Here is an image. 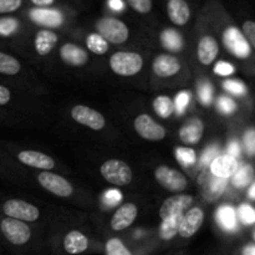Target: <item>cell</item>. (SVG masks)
I'll return each mask as SVG.
<instances>
[{"mask_svg":"<svg viewBox=\"0 0 255 255\" xmlns=\"http://www.w3.org/2000/svg\"><path fill=\"white\" fill-rule=\"evenodd\" d=\"M227 178H219V177H213L211 181L208 182V187H207V197L211 199H216L223 193L224 188L227 187Z\"/></svg>","mask_w":255,"mask_h":255,"instance_id":"cell-32","label":"cell"},{"mask_svg":"<svg viewBox=\"0 0 255 255\" xmlns=\"http://www.w3.org/2000/svg\"><path fill=\"white\" fill-rule=\"evenodd\" d=\"M176 157L183 166H191L196 163V153L192 148L187 147H177L176 148Z\"/></svg>","mask_w":255,"mask_h":255,"instance_id":"cell-33","label":"cell"},{"mask_svg":"<svg viewBox=\"0 0 255 255\" xmlns=\"http://www.w3.org/2000/svg\"><path fill=\"white\" fill-rule=\"evenodd\" d=\"M2 212L9 218L21 222H35L39 219L40 212L37 207L21 201V199H9L2 206Z\"/></svg>","mask_w":255,"mask_h":255,"instance_id":"cell-5","label":"cell"},{"mask_svg":"<svg viewBox=\"0 0 255 255\" xmlns=\"http://www.w3.org/2000/svg\"><path fill=\"white\" fill-rule=\"evenodd\" d=\"M204 222V213L201 208H191L183 214L179 223L178 234L182 238H192L201 229Z\"/></svg>","mask_w":255,"mask_h":255,"instance_id":"cell-11","label":"cell"},{"mask_svg":"<svg viewBox=\"0 0 255 255\" xmlns=\"http://www.w3.org/2000/svg\"><path fill=\"white\" fill-rule=\"evenodd\" d=\"M71 117L77 122L94 131H100L106 125V120L96 110L84 105H77L71 110Z\"/></svg>","mask_w":255,"mask_h":255,"instance_id":"cell-10","label":"cell"},{"mask_svg":"<svg viewBox=\"0 0 255 255\" xmlns=\"http://www.w3.org/2000/svg\"><path fill=\"white\" fill-rule=\"evenodd\" d=\"M183 217V213L174 214L166 219H162L161 227H159V236L163 241H171L178 234L179 223Z\"/></svg>","mask_w":255,"mask_h":255,"instance_id":"cell-24","label":"cell"},{"mask_svg":"<svg viewBox=\"0 0 255 255\" xmlns=\"http://www.w3.org/2000/svg\"><path fill=\"white\" fill-rule=\"evenodd\" d=\"M110 66L120 76H133L142 70L143 59L136 52L117 51L110 59Z\"/></svg>","mask_w":255,"mask_h":255,"instance_id":"cell-1","label":"cell"},{"mask_svg":"<svg viewBox=\"0 0 255 255\" xmlns=\"http://www.w3.org/2000/svg\"><path fill=\"white\" fill-rule=\"evenodd\" d=\"M161 42L169 51H181L183 49V39L181 34L173 29H166L161 34Z\"/></svg>","mask_w":255,"mask_h":255,"instance_id":"cell-25","label":"cell"},{"mask_svg":"<svg viewBox=\"0 0 255 255\" xmlns=\"http://www.w3.org/2000/svg\"><path fill=\"white\" fill-rule=\"evenodd\" d=\"M30 1L37 7H47L54 4L55 0H30Z\"/></svg>","mask_w":255,"mask_h":255,"instance_id":"cell-49","label":"cell"},{"mask_svg":"<svg viewBox=\"0 0 255 255\" xmlns=\"http://www.w3.org/2000/svg\"><path fill=\"white\" fill-rule=\"evenodd\" d=\"M57 42V35L51 30H40L35 36V50L40 56L50 54Z\"/></svg>","mask_w":255,"mask_h":255,"instance_id":"cell-23","label":"cell"},{"mask_svg":"<svg viewBox=\"0 0 255 255\" xmlns=\"http://www.w3.org/2000/svg\"><path fill=\"white\" fill-rule=\"evenodd\" d=\"M189 101H191V94L187 91H181L176 96V100H174V111H177V114L182 115L186 110V107L188 106Z\"/></svg>","mask_w":255,"mask_h":255,"instance_id":"cell-37","label":"cell"},{"mask_svg":"<svg viewBox=\"0 0 255 255\" xmlns=\"http://www.w3.org/2000/svg\"><path fill=\"white\" fill-rule=\"evenodd\" d=\"M217 221L224 231H234L237 228V216L232 207L223 206L217 212Z\"/></svg>","mask_w":255,"mask_h":255,"instance_id":"cell-26","label":"cell"},{"mask_svg":"<svg viewBox=\"0 0 255 255\" xmlns=\"http://www.w3.org/2000/svg\"><path fill=\"white\" fill-rule=\"evenodd\" d=\"M152 70H153V72L157 76L162 77V79L172 77L179 72V70H181V62L178 61L177 57L172 56V55L162 54L158 55L153 60Z\"/></svg>","mask_w":255,"mask_h":255,"instance_id":"cell-14","label":"cell"},{"mask_svg":"<svg viewBox=\"0 0 255 255\" xmlns=\"http://www.w3.org/2000/svg\"><path fill=\"white\" fill-rule=\"evenodd\" d=\"M244 146L251 156H255V129H248L244 134Z\"/></svg>","mask_w":255,"mask_h":255,"instance_id":"cell-42","label":"cell"},{"mask_svg":"<svg viewBox=\"0 0 255 255\" xmlns=\"http://www.w3.org/2000/svg\"><path fill=\"white\" fill-rule=\"evenodd\" d=\"M101 176L114 186H127L132 182L131 167L120 159H109L100 168Z\"/></svg>","mask_w":255,"mask_h":255,"instance_id":"cell-3","label":"cell"},{"mask_svg":"<svg viewBox=\"0 0 255 255\" xmlns=\"http://www.w3.org/2000/svg\"><path fill=\"white\" fill-rule=\"evenodd\" d=\"M192 203H193V197L189 194L172 196L163 202L161 209H159V216L162 219H166L174 214L183 213L184 211H187V208L191 207Z\"/></svg>","mask_w":255,"mask_h":255,"instance_id":"cell-12","label":"cell"},{"mask_svg":"<svg viewBox=\"0 0 255 255\" xmlns=\"http://www.w3.org/2000/svg\"><path fill=\"white\" fill-rule=\"evenodd\" d=\"M154 112L162 119H168L174 112V104L171 97L158 96L153 101Z\"/></svg>","mask_w":255,"mask_h":255,"instance_id":"cell-29","label":"cell"},{"mask_svg":"<svg viewBox=\"0 0 255 255\" xmlns=\"http://www.w3.org/2000/svg\"><path fill=\"white\" fill-rule=\"evenodd\" d=\"M137 214H138V208H137L136 204H124L115 212L114 217L111 219V228L116 232L128 228L129 226H132L134 219L137 218Z\"/></svg>","mask_w":255,"mask_h":255,"instance_id":"cell-13","label":"cell"},{"mask_svg":"<svg viewBox=\"0 0 255 255\" xmlns=\"http://www.w3.org/2000/svg\"><path fill=\"white\" fill-rule=\"evenodd\" d=\"M253 167L247 164V166H243L241 167V168L237 169L236 173L233 174L232 182H233V184L237 188H243V187H247L252 181H253Z\"/></svg>","mask_w":255,"mask_h":255,"instance_id":"cell-30","label":"cell"},{"mask_svg":"<svg viewBox=\"0 0 255 255\" xmlns=\"http://www.w3.org/2000/svg\"><path fill=\"white\" fill-rule=\"evenodd\" d=\"M248 194H249V197H251L252 199H254V201H255V182L253 184H252L251 188H249Z\"/></svg>","mask_w":255,"mask_h":255,"instance_id":"cell-51","label":"cell"},{"mask_svg":"<svg viewBox=\"0 0 255 255\" xmlns=\"http://www.w3.org/2000/svg\"><path fill=\"white\" fill-rule=\"evenodd\" d=\"M238 214L241 221L247 226L255 223V209L249 204H242L238 209Z\"/></svg>","mask_w":255,"mask_h":255,"instance_id":"cell-36","label":"cell"},{"mask_svg":"<svg viewBox=\"0 0 255 255\" xmlns=\"http://www.w3.org/2000/svg\"><path fill=\"white\" fill-rule=\"evenodd\" d=\"M37 182L42 188H45L55 196L61 197V198H67L74 193V187L66 178L59 176V174L51 173L49 171L41 172L37 176Z\"/></svg>","mask_w":255,"mask_h":255,"instance_id":"cell-7","label":"cell"},{"mask_svg":"<svg viewBox=\"0 0 255 255\" xmlns=\"http://www.w3.org/2000/svg\"><path fill=\"white\" fill-rule=\"evenodd\" d=\"M219 52L218 42L212 36H203L198 42V49L197 55L201 64L211 65L217 59V55Z\"/></svg>","mask_w":255,"mask_h":255,"instance_id":"cell-21","label":"cell"},{"mask_svg":"<svg viewBox=\"0 0 255 255\" xmlns=\"http://www.w3.org/2000/svg\"><path fill=\"white\" fill-rule=\"evenodd\" d=\"M97 34L101 35L107 42L112 44H122L129 36L127 25L116 17H101L96 22Z\"/></svg>","mask_w":255,"mask_h":255,"instance_id":"cell-2","label":"cell"},{"mask_svg":"<svg viewBox=\"0 0 255 255\" xmlns=\"http://www.w3.org/2000/svg\"><path fill=\"white\" fill-rule=\"evenodd\" d=\"M10 99H11V94H10L9 89L0 85V106L9 104Z\"/></svg>","mask_w":255,"mask_h":255,"instance_id":"cell-47","label":"cell"},{"mask_svg":"<svg viewBox=\"0 0 255 255\" xmlns=\"http://www.w3.org/2000/svg\"><path fill=\"white\" fill-rule=\"evenodd\" d=\"M198 99L203 105H211L213 100V87L208 81L199 82L198 84Z\"/></svg>","mask_w":255,"mask_h":255,"instance_id":"cell-35","label":"cell"},{"mask_svg":"<svg viewBox=\"0 0 255 255\" xmlns=\"http://www.w3.org/2000/svg\"><path fill=\"white\" fill-rule=\"evenodd\" d=\"M223 86L227 91L232 92L234 95H238V96L244 95L247 92L246 85L241 81H237V80H227V81H224Z\"/></svg>","mask_w":255,"mask_h":255,"instance_id":"cell-39","label":"cell"},{"mask_svg":"<svg viewBox=\"0 0 255 255\" xmlns=\"http://www.w3.org/2000/svg\"><path fill=\"white\" fill-rule=\"evenodd\" d=\"M223 44L234 56L239 59H247L251 55V44L237 27L231 26L226 29L223 32Z\"/></svg>","mask_w":255,"mask_h":255,"instance_id":"cell-8","label":"cell"},{"mask_svg":"<svg viewBox=\"0 0 255 255\" xmlns=\"http://www.w3.org/2000/svg\"><path fill=\"white\" fill-rule=\"evenodd\" d=\"M238 168L239 162L229 154L218 156L211 163L212 174L214 177H219V178H228V177L233 176Z\"/></svg>","mask_w":255,"mask_h":255,"instance_id":"cell-17","label":"cell"},{"mask_svg":"<svg viewBox=\"0 0 255 255\" xmlns=\"http://www.w3.org/2000/svg\"><path fill=\"white\" fill-rule=\"evenodd\" d=\"M19 27V21L15 17H0V35L10 36Z\"/></svg>","mask_w":255,"mask_h":255,"instance_id":"cell-34","label":"cell"},{"mask_svg":"<svg viewBox=\"0 0 255 255\" xmlns=\"http://www.w3.org/2000/svg\"><path fill=\"white\" fill-rule=\"evenodd\" d=\"M243 255H255V246H248L243 249Z\"/></svg>","mask_w":255,"mask_h":255,"instance_id":"cell-50","label":"cell"},{"mask_svg":"<svg viewBox=\"0 0 255 255\" xmlns=\"http://www.w3.org/2000/svg\"><path fill=\"white\" fill-rule=\"evenodd\" d=\"M218 109L219 111L223 112V114L226 115L233 114V112L237 110V104L233 101V100L229 99V97L222 96L221 99L218 100Z\"/></svg>","mask_w":255,"mask_h":255,"instance_id":"cell-40","label":"cell"},{"mask_svg":"<svg viewBox=\"0 0 255 255\" xmlns=\"http://www.w3.org/2000/svg\"><path fill=\"white\" fill-rule=\"evenodd\" d=\"M122 194L120 193L117 189H110L105 194V201H106L107 206L109 207H115L121 202Z\"/></svg>","mask_w":255,"mask_h":255,"instance_id":"cell-45","label":"cell"},{"mask_svg":"<svg viewBox=\"0 0 255 255\" xmlns=\"http://www.w3.org/2000/svg\"><path fill=\"white\" fill-rule=\"evenodd\" d=\"M20 70H21V65L17 61V59L0 51V74L12 76V75L19 74Z\"/></svg>","mask_w":255,"mask_h":255,"instance_id":"cell-27","label":"cell"},{"mask_svg":"<svg viewBox=\"0 0 255 255\" xmlns=\"http://www.w3.org/2000/svg\"><path fill=\"white\" fill-rule=\"evenodd\" d=\"M60 56L65 64L71 65V66H82L89 61V55L85 51V49L71 42L62 45L60 49Z\"/></svg>","mask_w":255,"mask_h":255,"instance_id":"cell-18","label":"cell"},{"mask_svg":"<svg viewBox=\"0 0 255 255\" xmlns=\"http://www.w3.org/2000/svg\"><path fill=\"white\" fill-rule=\"evenodd\" d=\"M89 248V239L79 231H71L64 238V251L70 255L82 254Z\"/></svg>","mask_w":255,"mask_h":255,"instance_id":"cell-22","label":"cell"},{"mask_svg":"<svg viewBox=\"0 0 255 255\" xmlns=\"http://www.w3.org/2000/svg\"><path fill=\"white\" fill-rule=\"evenodd\" d=\"M154 178L164 189L169 192H176V193L184 191L188 184L183 173L167 166H159L158 168H156Z\"/></svg>","mask_w":255,"mask_h":255,"instance_id":"cell-6","label":"cell"},{"mask_svg":"<svg viewBox=\"0 0 255 255\" xmlns=\"http://www.w3.org/2000/svg\"><path fill=\"white\" fill-rule=\"evenodd\" d=\"M105 254L106 255H133L124 242L119 238H111L105 244Z\"/></svg>","mask_w":255,"mask_h":255,"instance_id":"cell-31","label":"cell"},{"mask_svg":"<svg viewBox=\"0 0 255 255\" xmlns=\"http://www.w3.org/2000/svg\"><path fill=\"white\" fill-rule=\"evenodd\" d=\"M127 4L139 14H147L152 9V0H127Z\"/></svg>","mask_w":255,"mask_h":255,"instance_id":"cell-38","label":"cell"},{"mask_svg":"<svg viewBox=\"0 0 255 255\" xmlns=\"http://www.w3.org/2000/svg\"><path fill=\"white\" fill-rule=\"evenodd\" d=\"M228 154L234 158H237L241 154V146H239L238 142L233 141L228 144Z\"/></svg>","mask_w":255,"mask_h":255,"instance_id":"cell-48","label":"cell"},{"mask_svg":"<svg viewBox=\"0 0 255 255\" xmlns=\"http://www.w3.org/2000/svg\"><path fill=\"white\" fill-rule=\"evenodd\" d=\"M17 159L22 164L32 167V168L50 171L55 167V161L51 157L37 151H21L17 154Z\"/></svg>","mask_w":255,"mask_h":255,"instance_id":"cell-15","label":"cell"},{"mask_svg":"<svg viewBox=\"0 0 255 255\" xmlns=\"http://www.w3.org/2000/svg\"><path fill=\"white\" fill-rule=\"evenodd\" d=\"M243 32L246 39L248 40L249 44H252V46L255 49V21L248 20L243 24Z\"/></svg>","mask_w":255,"mask_h":255,"instance_id":"cell-43","label":"cell"},{"mask_svg":"<svg viewBox=\"0 0 255 255\" xmlns=\"http://www.w3.org/2000/svg\"><path fill=\"white\" fill-rule=\"evenodd\" d=\"M217 156H218V148L217 147H209V148H207V151L203 152L199 163H201L202 167L207 166V164L212 163L217 158Z\"/></svg>","mask_w":255,"mask_h":255,"instance_id":"cell-44","label":"cell"},{"mask_svg":"<svg viewBox=\"0 0 255 255\" xmlns=\"http://www.w3.org/2000/svg\"><path fill=\"white\" fill-rule=\"evenodd\" d=\"M30 17L35 24L46 27H57L64 22V16L61 12L57 10L45 9V7L32 9L30 11Z\"/></svg>","mask_w":255,"mask_h":255,"instance_id":"cell-16","label":"cell"},{"mask_svg":"<svg viewBox=\"0 0 255 255\" xmlns=\"http://www.w3.org/2000/svg\"><path fill=\"white\" fill-rule=\"evenodd\" d=\"M22 0H0V14H7L19 9Z\"/></svg>","mask_w":255,"mask_h":255,"instance_id":"cell-41","label":"cell"},{"mask_svg":"<svg viewBox=\"0 0 255 255\" xmlns=\"http://www.w3.org/2000/svg\"><path fill=\"white\" fill-rule=\"evenodd\" d=\"M0 231L9 243L12 246H24L31 238V231L29 226L21 221L14 218H5L0 223Z\"/></svg>","mask_w":255,"mask_h":255,"instance_id":"cell-4","label":"cell"},{"mask_svg":"<svg viewBox=\"0 0 255 255\" xmlns=\"http://www.w3.org/2000/svg\"><path fill=\"white\" fill-rule=\"evenodd\" d=\"M167 12L171 21L178 26L186 25L191 17V9L186 0H168Z\"/></svg>","mask_w":255,"mask_h":255,"instance_id":"cell-20","label":"cell"},{"mask_svg":"<svg viewBox=\"0 0 255 255\" xmlns=\"http://www.w3.org/2000/svg\"><path fill=\"white\" fill-rule=\"evenodd\" d=\"M86 45L87 49L96 55L106 54L109 50V42L97 32H92L86 37Z\"/></svg>","mask_w":255,"mask_h":255,"instance_id":"cell-28","label":"cell"},{"mask_svg":"<svg viewBox=\"0 0 255 255\" xmlns=\"http://www.w3.org/2000/svg\"><path fill=\"white\" fill-rule=\"evenodd\" d=\"M204 132V125L199 119L189 120L179 129V138L186 144H196L201 141Z\"/></svg>","mask_w":255,"mask_h":255,"instance_id":"cell-19","label":"cell"},{"mask_svg":"<svg viewBox=\"0 0 255 255\" xmlns=\"http://www.w3.org/2000/svg\"><path fill=\"white\" fill-rule=\"evenodd\" d=\"M214 72L221 76H229L234 72V67L233 65H231L229 62L226 61H219L217 62V65L214 66Z\"/></svg>","mask_w":255,"mask_h":255,"instance_id":"cell-46","label":"cell"},{"mask_svg":"<svg viewBox=\"0 0 255 255\" xmlns=\"http://www.w3.org/2000/svg\"><path fill=\"white\" fill-rule=\"evenodd\" d=\"M134 129L147 141H161L166 137V129L148 115H139L134 119Z\"/></svg>","mask_w":255,"mask_h":255,"instance_id":"cell-9","label":"cell"}]
</instances>
